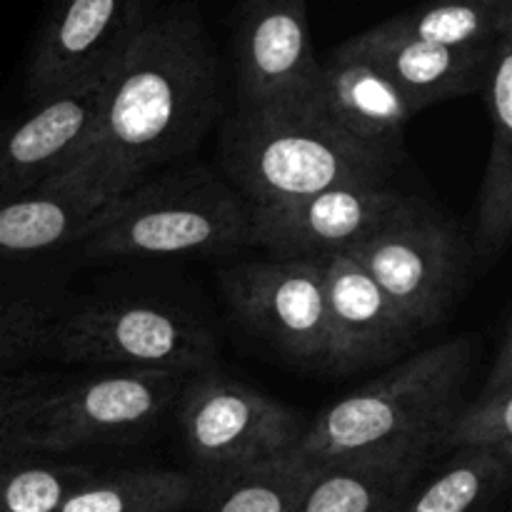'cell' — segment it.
Returning <instances> with one entry per match:
<instances>
[{"mask_svg":"<svg viewBox=\"0 0 512 512\" xmlns=\"http://www.w3.org/2000/svg\"><path fill=\"white\" fill-rule=\"evenodd\" d=\"M230 53L238 110L318 100L308 0H238Z\"/></svg>","mask_w":512,"mask_h":512,"instance_id":"11","label":"cell"},{"mask_svg":"<svg viewBox=\"0 0 512 512\" xmlns=\"http://www.w3.org/2000/svg\"><path fill=\"white\" fill-rule=\"evenodd\" d=\"M473 365V335L415 353L328 405L303 430L293 453L308 465L350 460L430 463L465 403Z\"/></svg>","mask_w":512,"mask_h":512,"instance_id":"2","label":"cell"},{"mask_svg":"<svg viewBox=\"0 0 512 512\" xmlns=\"http://www.w3.org/2000/svg\"><path fill=\"white\" fill-rule=\"evenodd\" d=\"M453 450H495L512 458V335L508 320L483 388L473 403L460 405L440 438L438 455Z\"/></svg>","mask_w":512,"mask_h":512,"instance_id":"23","label":"cell"},{"mask_svg":"<svg viewBox=\"0 0 512 512\" xmlns=\"http://www.w3.org/2000/svg\"><path fill=\"white\" fill-rule=\"evenodd\" d=\"M183 373L125 368L78 383H60L23 435V455L73 453L95 445H125L148 433L173 408Z\"/></svg>","mask_w":512,"mask_h":512,"instance_id":"8","label":"cell"},{"mask_svg":"<svg viewBox=\"0 0 512 512\" xmlns=\"http://www.w3.org/2000/svg\"><path fill=\"white\" fill-rule=\"evenodd\" d=\"M420 198L388 185H338L278 208H250L253 245L273 258L328 260L343 255L408 213Z\"/></svg>","mask_w":512,"mask_h":512,"instance_id":"12","label":"cell"},{"mask_svg":"<svg viewBox=\"0 0 512 512\" xmlns=\"http://www.w3.org/2000/svg\"><path fill=\"white\" fill-rule=\"evenodd\" d=\"M318 100L350 138L388 158L415 115L413 105L378 65L343 45L320 63Z\"/></svg>","mask_w":512,"mask_h":512,"instance_id":"16","label":"cell"},{"mask_svg":"<svg viewBox=\"0 0 512 512\" xmlns=\"http://www.w3.org/2000/svg\"><path fill=\"white\" fill-rule=\"evenodd\" d=\"M100 205L70 193H33L0 205V263L80 243Z\"/></svg>","mask_w":512,"mask_h":512,"instance_id":"19","label":"cell"},{"mask_svg":"<svg viewBox=\"0 0 512 512\" xmlns=\"http://www.w3.org/2000/svg\"><path fill=\"white\" fill-rule=\"evenodd\" d=\"M512 458L495 450H453L450 460L410 485L395 512H483L508 488Z\"/></svg>","mask_w":512,"mask_h":512,"instance_id":"20","label":"cell"},{"mask_svg":"<svg viewBox=\"0 0 512 512\" xmlns=\"http://www.w3.org/2000/svg\"><path fill=\"white\" fill-rule=\"evenodd\" d=\"M320 263L330 335L325 368L353 373L408 348L413 325L350 255H333Z\"/></svg>","mask_w":512,"mask_h":512,"instance_id":"14","label":"cell"},{"mask_svg":"<svg viewBox=\"0 0 512 512\" xmlns=\"http://www.w3.org/2000/svg\"><path fill=\"white\" fill-rule=\"evenodd\" d=\"M58 385L50 375H0V463L25 458L20 448L25 430Z\"/></svg>","mask_w":512,"mask_h":512,"instance_id":"27","label":"cell"},{"mask_svg":"<svg viewBox=\"0 0 512 512\" xmlns=\"http://www.w3.org/2000/svg\"><path fill=\"white\" fill-rule=\"evenodd\" d=\"M313 478V465L290 453L208 490L205 512H295Z\"/></svg>","mask_w":512,"mask_h":512,"instance_id":"24","label":"cell"},{"mask_svg":"<svg viewBox=\"0 0 512 512\" xmlns=\"http://www.w3.org/2000/svg\"><path fill=\"white\" fill-rule=\"evenodd\" d=\"M218 105V55L203 18L190 3L168 5L103 80L83 148L40 193L108 203L193 153Z\"/></svg>","mask_w":512,"mask_h":512,"instance_id":"1","label":"cell"},{"mask_svg":"<svg viewBox=\"0 0 512 512\" xmlns=\"http://www.w3.org/2000/svg\"><path fill=\"white\" fill-rule=\"evenodd\" d=\"M225 303L245 330L300 363L328 365L320 260H248L220 273Z\"/></svg>","mask_w":512,"mask_h":512,"instance_id":"10","label":"cell"},{"mask_svg":"<svg viewBox=\"0 0 512 512\" xmlns=\"http://www.w3.org/2000/svg\"><path fill=\"white\" fill-rule=\"evenodd\" d=\"M55 320L58 318L50 305L23 295L0 293V365L45 355Z\"/></svg>","mask_w":512,"mask_h":512,"instance_id":"26","label":"cell"},{"mask_svg":"<svg viewBox=\"0 0 512 512\" xmlns=\"http://www.w3.org/2000/svg\"><path fill=\"white\" fill-rule=\"evenodd\" d=\"M175 413L200 498L235 475L290 455L305 430L298 413L215 365L185 378Z\"/></svg>","mask_w":512,"mask_h":512,"instance_id":"5","label":"cell"},{"mask_svg":"<svg viewBox=\"0 0 512 512\" xmlns=\"http://www.w3.org/2000/svg\"><path fill=\"white\" fill-rule=\"evenodd\" d=\"M483 95L490 115V153L470 248L480 260H495L508 248L512 233V33L495 43Z\"/></svg>","mask_w":512,"mask_h":512,"instance_id":"17","label":"cell"},{"mask_svg":"<svg viewBox=\"0 0 512 512\" xmlns=\"http://www.w3.org/2000/svg\"><path fill=\"white\" fill-rule=\"evenodd\" d=\"M200 498L190 473L163 468L93 475L58 512H183Z\"/></svg>","mask_w":512,"mask_h":512,"instance_id":"22","label":"cell"},{"mask_svg":"<svg viewBox=\"0 0 512 512\" xmlns=\"http://www.w3.org/2000/svg\"><path fill=\"white\" fill-rule=\"evenodd\" d=\"M408 318L415 333L440 323L468 283L473 248L458 225L423 198L348 250Z\"/></svg>","mask_w":512,"mask_h":512,"instance_id":"7","label":"cell"},{"mask_svg":"<svg viewBox=\"0 0 512 512\" xmlns=\"http://www.w3.org/2000/svg\"><path fill=\"white\" fill-rule=\"evenodd\" d=\"M493 3H498V5H503V8L512 10V0H493Z\"/></svg>","mask_w":512,"mask_h":512,"instance_id":"28","label":"cell"},{"mask_svg":"<svg viewBox=\"0 0 512 512\" xmlns=\"http://www.w3.org/2000/svg\"><path fill=\"white\" fill-rule=\"evenodd\" d=\"M425 465L420 460L313 465V478L295 512H395Z\"/></svg>","mask_w":512,"mask_h":512,"instance_id":"18","label":"cell"},{"mask_svg":"<svg viewBox=\"0 0 512 512\" xmlns=\"http://www.w3.org/2000/svg\"><path fill=\"white\" fill-rule=\"evenodd\" d=\"M225 178L248 208L298 203L338 185H385L393 158L333 123L320 100L235 110L220 130Z\"/></svg>","mask_w":512,"mask_h":512,"instance_id":"3","label":"cell"},{"mask_svg":"<svg viewBox=\"0 0 512 512\" xmlns=\"http://www.w3.org/2000/svg\"><path fill=\"white\" fill-rule=\"evenodd\" d=\"M155 5L158 0H50L25 70L28 98L38 103L103 83Z\"/></svg>","mask_w":512,"mask_h":512,"instance_id":"9","label":"cell"},{"mask_svg":"<svg viewBox=\"0 0 512 512\" xmlns=\"http://www.w3.org/2000/svg\"><path fill=\"white\" fill-rule=\"evenodd\" d=\"M90 258L228 255L253 245L250 208L205 165L150 175L108 200L80 235Z\"/></svg>","mask_w":512,"mask_h":512,"instance_id":"4","label":"cell"},{"mask_svg":"<svg viewBox=\"0 0 512 512\" xmlns=\"http://www.w3.org/2000/svg\"><path fill=\"white\" fill-rule=\"evenodd\" d=\"M95 475L90 465L43 460V455L0 463V512H58Z\"/></svg>","mask_w":512,"mask_h":512,"instance_id":"25","label":"cell"},{"mask_svg":"<svg viewBox=\"0 0 512 512\" xmlns=\"http://www.w3.org/2000/svg\"><path fill=\"white\" fill-rule=\"evenodd\" d=\"M45 355L65 363L193 375L213 368L218 340L208 325L180 308L113 300L55 320Z\"/></svg>","mask_w":512,"mask_h":512,"instance_id":"6","label":"cell"},{"mask_svg":"<svg viewBox=\"0 0 512 512\" xmlns=\"http://www.w3.org/2000/svg\"><path fill=\"white\" fill-rule=\"evenodd\" d=\"M378 28L443 48H488L512 33V10L493 0H425Z\"/></svg>","mask_w":512,"mask_h":512,"instance_id":"21","label":"cell"},{"mask_svg":"<svg viewBox=\"0 0 512 512\" xmlns=\"http://www.w3.org/2000/svg\"><path fill=\"white\" fill-rule=\"evenodd\" d=\"M103 83L38 100L0 120V205L40 193L83 148L98 115Z\"/></svg>","mask_w":512,"mask_h":512,"instance_id":"13","label":"cell"},{"mask_svg":"<svg viewBox=\"0 0 512 512\" xmlns=\"http://www.w3.org/2000/svg\"><path fill=\"white\" fill-rule=\"evenodd\" d=\"M345 50L378 65L405 95L415 113L445 100L483 93L495 45L488 48H443L423 40L383 33L378 25L348 38Z\"/></svg>","mask_w":512,"mask_h":512,"instance_id":"15","label":"cell"}]
</instances>
